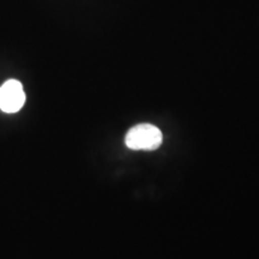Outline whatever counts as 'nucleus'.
<instances>
[{"mask_svg": "<svg viewBox=\"0 0 259 259\" xmlns=\"http://www.w3.org/2000/svg\"><path fill=\"white\" fill-rule=\"evenodd\" d=\"M162 132L156 126L141 124L132 127L127 132L125 143L132 150H156L162 144Z\"/></svg>", "mask_w": 259, "mask_h": 259, "instance_id": "1", "label": "nucleus"}, {"mask_svg": "<svg viewBox=\"0 0 259 259\" xmlns=\"http://www.w3.org/2000/svg\"><path fill=\"white\" fill-rule=\"evenodd\" d=\"M25 102V94L22 83L10 79L0 87V109L5 113H16Z\"/></svg>", "mask_w": 259, "mask_h": 259, "instance_id": "2", "label": "nucleus"}]
</instances>
